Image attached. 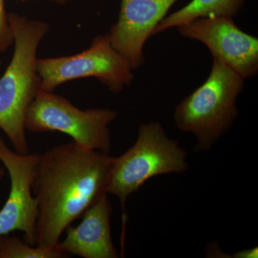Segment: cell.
<instances>
[{
	"label": "cell",
	"instance_id": "obj_1",
	"mask_svg": "<svg viewBox=\"0 0 258 258\" xmlns=\"http://www.w3.org/2000/svg\"><path fill=\"white\" fill-rule=\"evenodd\" d=\"M113 159L73 141L39 154L32 184L38 207L35 245H58L66 228L108 194Z\"/></svg>",
	"mask_w": 258,
	"mask_h": 258
},
{
	"label": "cell",
	"instance_id": "obj_2",
	"mask_svg": "<svg viewBox=\"0 0 258 258\" xmlns=\"http://www.w3.org/2000/svg\"><path fill=\"white\" fill-rule=\"evenodd\" d=\"M14 36V52L0 77V129L15 152L30 153L25 121L30 105L40 89L37 50L50 30L45 22L8 15Z\"/></svg>",
	"mask_w": 258,
	"mask_h": 258
},
{
	"label": "cell",
	"instance_id": "obj_3",
	"mask_svg": "<svg viewBox=\"0 0 258 258\" xmlns=\"http://www.w3.org/2000/svg\"><path fill=\"white\" fill-rule=\"evenodd\" d=\"M244 79L213 57L208 79L176 105L173 114L180 131L196 137L195 153L208 152L239 115L236 101Z\"/></svg>",
	"mask_w": 258,
	"mask_h": 258
},
{
	"label": "cell",
	"instance_id": "obj_4",
	"mask_svg": "<svg viewBox=\"0 0 258 258\" xmlns=\"http://www.w3.org/2000/svg\"><path fill=\"white\" fill-rule=\"evenodd\" d=\"M187 159V152L169 138L157 121L142 123L134 145L120 157H113L107 193L116 197L121 205L123 239L129 197L155 176L184 174L189 169Z\"/></svg>",
	"mask_w": 258,
	"mask_h": 258
},
{
	"label": "cell",
	"instance_id": "obj_5",
	"mask_svg": "<svg viewBox=\"0 0 258 258\" xmlns=\"http://www.w3.org/2000/svg\"><path fill=\"white\" fill-rule=\"evenodd\" d=\"M117 117L114 109L82 110L64 97L40 91L27 112L25 125L33 133L61 132L85 149L110 154L109 125Z\"/></svg>",
	"mask_w": 258,
	"mask_h": 258
},
{
	"label": "cell",
	"instance_id": "obj_6",
	"mask_svg": "<svg viewBox=\"0 0 258 258\" xmlns=\"http://www.w3.org/2000/svg\"><path fill=\"white\" fill-rule=\"evenodd\" d=\"M37 70L40 91L47 92L74 80L94 78L119 93L134 79V70L113 47L108 33L95 37L91 46L79 53L38 58Z\"/></svg>",
	"mask_w": 258,
	"mask_h": 258
},
{
	"label": "cell",
	"instance_id": "obj_7",
	"mask_svg": "<svg viewBox=\"0 0 258 258\" xmlns=\"http://www.w3.org/2000/svg\"><path fill=\"white\" fill-rule=\"evenodd\" d=\"M180 35L208 47L212 56L249 79L258 73V38L242 31L233 18L206 17L177 27Z\"/></svg>",
	"mask_w": 258,
	"mask_h": 258
},
{
	"label": "cell",
	"instance_id": "obj_8",
	"mask_svg": "<svg viewBox=\"0 0 258 258\" xmlns=\"http://www.w3.org/2000/svg\"><path fill=\"white\" fill-rule=\"evenodd\" d=\"M39 154L12 150L0 136V161L9 174V196L0 210V235L20 231L24 240L35 245L38 216L37 199L32 192Z\"/></svg>",
	"mask_w": 258,
	"mask_h": 258
},
{
	"label": "cell",
	"instance_id": "obj_9",
	"mask_svg": "<svg viewBox=\"0 0 258 258\" xmlns=\"http://www.w3.org/2000/svg\"><path fill=\"white\" fill-rule=\"evenodd\" d=\"M178 0H121L116 23L108 32L113 47L132 69L145 62L144 47Z\"/></svg>",
	"mask_w": 258,
	"mask_h": 258
},
{
	"label": "cell",
	"instance_id": "obj_10",
	"mask_svg": "<svg viewBox=\"0 0 258 258\" xmlns=\"http://www.w3.org/2000/svg\"><path fill=\"white\" fill-rule=\"evenodd\" d=\"M113 208L108 194L103 195L83 213L77 226L70 225L59 247L69 255L83 258H118L111 235Z\"/></svg>",
	"mask_w": 258,
	"mask_h": 258
},
{
	"label": "cell",
	"instance_id": "obj_11",
	"mask_svg": "<svg viewBox=\"0 0 258 258\" xmlns=\"http://www.w3.org/2000/svg\"><path fill=\"white\" fill-rule=\"evenodd\" d=\"M245 0H191L175 13L166 16L157 25L153 36L195 19L206 17L232 18L240 12Z\"/></svg>",
	"mask_w": 258,
	"mask_h": 258
},
{
	"label": "cell",
	"instance_id": "obj_12",
	"mask_svg": "<svg viewBox=\"0 0 258 258\" xmlns=\"http://www.w3.org/2000/svg\"><path fill=\"white\" fill-rule=\"evenodd\" d=\"M68 255L58 245H32L17 236L0 235V258H63Z\"/></svg>",
	"mask_w": 258,
	"mask_h": 258
},
{
	"label": "cell",
	"instance_id": "obj_13",
	"mask_svg": "<svg viewBox=\"0 0 258 258\" xmlns=\"http://www.w3.org/2000/svg\"><path fill=\"white\" fill-rule=\"evenodd\" d=\"M14 42L13 30L5 11V0H0V53L8 50Z\"/></svg>",
	"mask_w": 258,
	"mask_h": 258
},
{
	"label": "cell",
	"instance_id": "obj_14",
	"mask_svg": "<svg viewBox=\"0 0 258 258\" xmlns=\"http://www.w3.org/2000/svg\"><path fill=\"white\" fill-rule=\"evenodd\" d=\"M230 258H257L258 257V247L253 248L242 249L239 252H236L233 254H231Z\"/></svg>",
	"mask_w": 258,
	"mask_h": 258
},
{
	"label": "cell",
	"instance_id": "obj_15",
	"mask_svg": "<svg viewBox=\"0 0 258 258\" xmlns=\"http://www.w3.org/2000/svg\"><path fill=\"white\" fill-rule=\"evenodd\" d=\"M20 1L25 3V2H28L29 0H20ZM47 1L50 2V3H55V4L57 5H64L67 4L68 3H69L71 0H47Z\"/></svg>",
	"mask_w": 258,
	"mask_h": 258
},
{
	"label": "cell",
	"instance_id": "obj_16",
	"mask_svg": "<svg viewBox=\"0 0 258 258\" xmlns=\"http://www.w3.org/2000/svg\"><path fill=\"white\" fill-rule=\"evenodd\" d=\"M5 174V168H0V182H1L2 180H3V177H4Z\"/></svg>",
	"mask_w": 258,
	"mask_h": 258
},
{
	"label": "cell",
	"instance_id": "obj_17",
	"mask_svg": "<svg viewBox=\"0 0 258 258\" xmlns=\"http://www.w3.org/2000/svg\"><path fill=\"white\" fill-rule=\"evenodd\" d=\"M2 66H3V61H2L1 57H0V69H1Z\"/></svg>",
	"mask_w": 258,
	"mask_h": 258
}]
</instances>
